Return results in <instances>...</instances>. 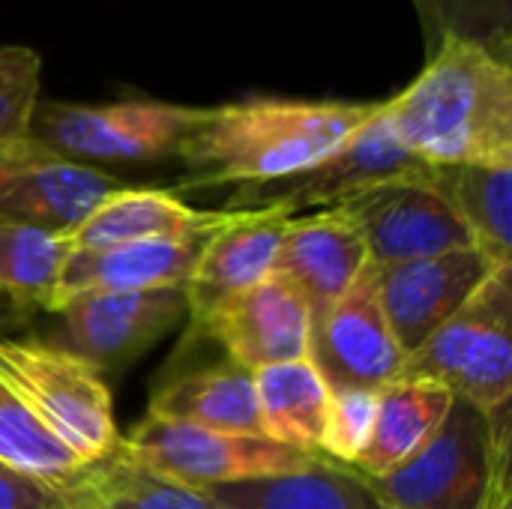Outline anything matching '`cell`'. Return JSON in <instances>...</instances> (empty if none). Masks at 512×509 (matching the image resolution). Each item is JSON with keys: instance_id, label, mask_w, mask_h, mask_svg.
Wrapping results in <instances>:
<instances>
[{"instance_id": "1", "label": "cell", "mask_w": 512, "mask_h": 509, "mask_svg": "<svg viewBox=\"0 0 512 509\" xmlns=\"http://www.w3.org/2000/svg\"><path fill=\"white\" fill-rule=\"evenodd\" d=\"M381 102L246 96L204 108L177 159L186 168L183 189L246 186L300 174L336 153L360 132Z\"/></svg>"}, {"instance_id": "2", "label": "cell", "mask_w": 512, "mask_h": 509, "mask_svg": "<svg viewBox=\"0 0 512 509\" xmlns=\"http://www.w3.org/2000/svg\"><path fill=\"white\" fill-rule=\"evenodd\" d=\"M381 117L426 165L512 168V63L447 36Z\"/></svg>"}, {"instance_id": "3", "label": "cell", "mask_w": 512, "mask_h": 509, "mask_svg": "<svg viewBox=\"0 0 512 509\" xmlns=\"http://www.w3.org/2000/svg\"><path fill=\"white\" fill-rule=\"evenodd\" d=\"M510 435V408L483 414L456 399L420 456L366 480L387 509H512Z\"/></svg>"}, {"instance_id": "4", "label": "cell", "mask_w": 512, "mask_h": 509, "mask_svg": "<svg viewBox=\"0 0 512 509\" xmlns=\"http://www.w3.org/2000/svg\"><path fill=\"white\" fill-rule=\"evenodd\" d=\"M512 264L498 267L483 288L414 354L399 381L441 384L483 414L512 399Z\"/></svg>"}, {"instance_id": "5", "label": "cell", "mask_w": 512, "mask_h": 509, "mask_svg": "<svg viewBox=\"0 0 512 509\" xmlns=\"http://www.w3.org/2000/svg\"><path fill=\"white\" fill-rule=\"evenodd\" d=\"M204 108L129 96L102 105L39 99L30 135L54 153L105 171L108 165H150L177 159Z\"/></svg>"}, {"instance_id": "6", "label": "cell", "mask_w": 512, "mask_h": 509, "mask_svg": "<svg viewBox=\"0 0 512 509\" xmlns=\"http://www.w3.org/2000/svg\"><path fill=\"white\" fill-rule=\"evenodd\" d=\"M0 384L39 414L90 465L120 447L105 378L81 357L39 339L0 336Z\"/></svg>"}, {"instance_id": "7", "label": "cell", "mask_w": 512, "mask_h": 509, "mask_svg": "<svg viewBox=\"0 0 512 509\" xmlns=\"http://www.w3.org/2000/svg\"><path fill=\"white\" fill-rule=\"evenodd\" d=\"M120 453L135 465L198 492L306 471L318 459L270 438L216 432L150 414L120 435Z\"/></svg>"}, {"instance_id": "8", "label": "cell", "mask_w": 512, "mask_h": 509, "mask_svg": "<svg viewBox=\"0 0 512 509\" xmlns=\"http://www.w3.org/2000/svg\"><path fill=\"white\" fill-rule=\"evenodd\" d=\"M381 111L318 165L282 180L231 186L222 210H279L300 216L309 207H336L378 183L423 177L429 165L396 141Z\"/></svg>"}, {"instance_id": "9", "label": "cell", "mask_w": 512, "mask_h": 509, "mask_svg": "<svg viewBox=\"0 0 512 509\" xmlns=\"http://www.w3.org/2000/svg\"><path fill=\"white\" fill-rule=\"evenodd\" d=\"M51 345L81 357L99 375L117 372L153 348L189 315L186 288L153 291H90L60 303Z\"/></svg>"}, {"instance_id": "10", "label": "cell", "mask_w": 512, "mask_h": 509, "mask_svg": "<svg viewBox=\"0 0 512 509\" xmlns=\"http://www.w3.org/2000/svg\"><path fill=\"white\" fill-rule=\"evenodd\" d=\"M126 183L72 162L30 132L0 141V219L69 234L99 201Z\"/></svg>"}, {"instance_id": "11", "label": "cell", "mask_w": 512, "mask_h": 509, "mask_svg": "<svg viewBox=\"0 0 512 509\" xmlns=\"http://www.w3.org/2000/svg\"><path fill=\"white\" fill-rule=\"evenodd\" d=\"M336 207L363 234L375 267L477 246L453 207L426 183V174L378 183Z\"/></svg>"}, {"instance_id": "12", "label": "cell", "mask_w": 512, "mask_h": 509, "mask_svg": "<svg viewBox=\"0 0 512 509\" xmlns=\"http://www.w3.org/2000/svg\"><path fill=\"white\" fill-rule=\"evenodd\" d=\"M309 360L330 390L381 393L402 378L408 357L390 330L375 264L312 327Z\"/></svg>"}, {"instance_id": "13", "label": "cell", "mask_w": 512, "mask_h": 509, "mask_svg": "<svg viewBox=\"0 0 512 509\" xmlns=\"http://www.w3.org/2000/svg\"><path fill=\"white\" fill-rule=\"evenodd\" d=\"M498 267L504 264L492 261L477 246L375 267L381 303L405 357L414 354L438 327H444Z\"/></svg>"}, {"instance_id": "14", "label": "cell", "mask_w": 512, "mask_h": 509, "mask_svg": "<svg viewBox=\"0 0 512 509\" xmlns=\"http://www.w3.org/2000/svg\"><path fill=\"white\" fill-rule=\"evenodd\" d=\"M195 327L216 339L228 360L246 372L306 360L312 345L309 306L279 273L231 297Z\"/></svg>"}, {"instance_id": "15", "label": "cell", "mask_w": 512, "mask_h": 509, "mask_svg": "<svg viewBox=\"0 0 512 509\" xmlns=\"http://www.w3.org/2000/svg\"><path fill=\"white\" fill-rule=\"evenodd\" d=\"M369 267V249L357 225L327 207L309 216H291L273 273L294 285L312 315V327Z\"/></svg>"}, {"instance_id": "16", "label": "cell", "mask_w": 512, "mask_h": 509, "mask_svg": "<svg viewBox=\"0 0 512 509\" xmlns=\"http://www.w3.org/2000/svg\"><path fill=\"white\" fill-rule=\"evenodd\" d=\"M288 222L291 216L279 210H234V219L204 243L186 282L192 324L273 273Z\"/></svg>"}, {"instance_id": "17", "label": "cell", "mask_w": 512, "mask_h": 509, "mask_svg": "<svg viewBox=\"0 0 512 509\" xmlns=\"http://www.w3.org/2000/svg\"><path fill=\"white\" fill-rule=\"evenodd\" d=\"M210 234H186V237H159L141 243H123L96 252L69 249L54 306L51 312L90 291H153V288H186L192 267L204 249ZM48 312V315H51Z\"/></svg>"}, {"instance_id": "18", "label": "cell", "mask_w": 512, "mask_h": 509, "mask_svg": "<svg viewBox=\"0 0 512 509\" xmlns=\"http://www.w3.org/2000/svg\"><path fill=\"white\" fill-rule=\"evenodd\" d=\"M234 219V210H195L165 189L123 186L99 201L69 234V249L96 252L123 243L159 240V237H186L210 234L225 228Z\"/></svg>"}, {"instance_id": "19", "label": "cell", "mask_w": 512, "mask_h": 509, "mask_svg": "<svg viewBox=\"0 0 512 509\" xmlns=\"http://www.w3.org/2000/svg\"><path fill=\"white\" fill-rule=\"evenodd\" d=\"M453 393L429 381H396L378 393V414L357 471L366 477H387L420 456L441 432Z\"/></svg>"}, {"instance_id": "20", "label": "cell", "mask_w": 512, "mask_h": 509, "mask_svg": "<svg viewBox=\"0 0 512 509\" xmlns=\"http://www.w3.org/2000/svg\"><path fill=\"white\" fill-rule=\"evenodd\" d=\"M222 509H387L354 465L318 456L312 468L204 492Z\"/></svg>"}, {"instance_id": "21", "label": "cell", "mask_w": 512, "mask_h": 509, "mask_svg": "<svg viewBox=\"0 0 512 509\" xmlns=\"http://www.w3.org/2000/svg\"><path fill=\"white\" fill-rule=\"evenodd\" d=\"M147 414L159 420L216 429V432L267 438L252 372L234 363L198 369L162 384L153 393Z\"/></svg>"}, {"instance_id": "22", "label": "cell", "mask_w": 512, "mask_h": 509, "mask_svg": "<svg viewBox=\"0 0 512 509\" xmlns=\"http://www.w3.org/2000/svg\"><path fill=\"white\" fill-rule=\"evenodd\" d=\"M426 183L465 222L480 252L512 264L510 165H429Z\"/></svg>"}, {"instance_id": "23", "label": "cell", "mask_w": 512, "mask_h": 509, "mask_svg": "<svg viewBox=\"0 0 512 509\" xmlns=\"http://www.w3.org/2000/svg\"><path fill=\"white\" fill-rule=\"evenodd\" d=\"M264 435L276 444L321 456V438L330 408V387L312 360L279 363L252 372Z\"/></svg>"}, {"instance_id": "24", "label": "cell", "mask_w": 512, "mask_h": 509, "mask_svg": "<svg viewBox=\"0 0 512 509\" xmlns=\"http://www.w3.org/2000/svg\"><path fill=\"white\" fill-rule=\"evenodd\" d=\"M57 495L63 509H222L204 492L135 465L120 447L114 456L90 465L72 483L57 489Z\"/></svg>"}, {"instance_id": "25", "label": "cell", "mask_w": 512, "mask_h": 509, "mask_svg": "<svg viewBox=\"0 0 512 509\" xmlns=\"http://www.w3.org/2000/svg\"><path fill=\"white\" fill-rule=\"evenodd\" d=\"M66 255V234L0 219V306L51 312Z\"/></svg>"}, {"instance_id": "26", "label": "cell", "mask_w": 512, "mask_h": 509, "mask_svg": "<svg viewBox=\"0 0 512 509\" xmlns=\"http://www.w3.org/2000/svg\"><path fill=\"white\" fill-rule=\"evenodd\" d=\"M0 465L48 489H63L90 462L72 450L39 414L0 384Z\"/></svg>"}, {"instance_id": "27", "label": "cell", "mask_w": 512, "mask_h": 509, "mask_svg": "<svg viewBox=\"0 0 512 509\" xmlns=\"http://www.w3.org/2000/svg\"><path fill=\"white\" fill-rule=\"evenodd\" d=\"M423 18L426 51L456 36L512 63V0H414Z\"/></svg>"}, {"instance_id": "28", "label": "cell", "mask_w": 512, "mask_h": 509, "mask_svg": "<svg viewBox=\"0 0 512 509\" xmlns=\"http://www.w3.org/2000/svg\"><path fill=\"white\" fill-rule=\"evenodd\" d=\"M378 414V393L372 390H330V408L321 438V456L357 465L369 444Z\"/></svg>"}, {"instance_id": "29", "label": "cell", "mask_w": 512, "mask_h": 509, "mask_svg": "<svg viewBox=\"0 0 512 509\" xmlns=\"http://www.w3.org/2000/svg\"><path fill=\"white\" fill-rule=\"evenodd\" d=\"M42 57L24 45H0V141L30 132L39 102Z\"/></svg>"}, {"instance_id": "30", "label": "cell", "mask_w": 512, "mask_h": 509, "mask_svg": "<svg viewBox=\"0 0 512 509\" xmlns=\"http://www.w3.org/2000/svg\"><path fill=\"white\" fill-rule=\"evenodd\" d=\"M0 509H63L57 489L0 465Z\"/></svg>"}]
</instances>
